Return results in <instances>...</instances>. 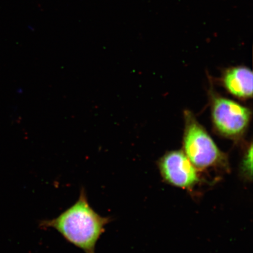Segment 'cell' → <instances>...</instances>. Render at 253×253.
Returning <instances> with one entry per match:
<instances>
[{
  "label": "cell",
  "instance_id": "6da1fadb",
  "mask_svg": "<svg viewBox=\"0 0 253 253\" xmlns=\"http://www.w3.org/2000/svg\"><path fill=\"white\" fill-rule=\"evenodd\" d=\"M112 218L102 216L91 207L82 188L77 201L55 218L40 221L41 229H53L84 253H96V246Z\"/></svg>",
  "mask_w": 253,
  "mask_h": 253
},
{
  "label": "cell",
  "instance_id": "7a4b0ae2",
  "mask_svg": "<svg viewBox=\"0 0 253 253\" xmlns=\"http://www.w3.org/2000/svg\"><path fill=\"white\" fill-rule=\"evenodd\" d=\"M183 153L197 169L226 167L227 158L191 112L184 113Z\"/></svg>",
  "mask_w": 253,
  "mask_h": 253
},
{
  "label": "cell",
  "instance_id": "3957f363",
  "mask_svg": "<svg viewBox=\"0 0 253 253\" xmlns=\"http://www.w3.org/2000/svg\"><path fill=\"white\" fill-rule=\"evenodd\" d=\"M211 113L216 131L233 140L244 134L252 118V112L248 107L213 93L211 97Z\"/></svg>",
  "mask_w": 253,
  "mask_h": 253
},
{
  "label": "cell",
  "instance_id": "277c9868",
  "mask_svg": "<svg viewBox=\"0 0 253 253\" xmlns=\"http://www.w3.org/2000/svg\"><path fill=\"white\" fill-rule=\"evenodd\" d=\"M159 166L165 181L176 187L192 188L199 181L197 169L183 151L169 152L160 160Z\"/></svg>",
  "mask_w": 253,
  "mask_h": 253
},
{
  "label": "cell",
  "instance_id": "5b68a950",
  "mask_svg": "<svg viewBox=\"0 0 253 253\" xmlns=\"http://www.w3.org/2000/svg\"><path fill=\"white\" fill-rule=\"evenodd\" d=\"M221 83L228 92L239 99L253 97V74L246 66H236L226 69L221 78Z\"/></svg>",
  "mask_w": 253,
  "mask_h": 253
},
{
  "label": "cell",
  "instance_id": "8992f818",
  "mask_svg": "<svg viewBox=\"0 0 253 253\" xmlns=\"http://www.w3.org/2000/svg\"><path fill=\"white\" fill-rule=\"evenodd\" d=\"M253 146L250 145L245 153L242 164L243 173L248 179L252 178Z\"/></svg>",
  "mask_w": 253,
  "mask_h": 253
}]
</instances>
